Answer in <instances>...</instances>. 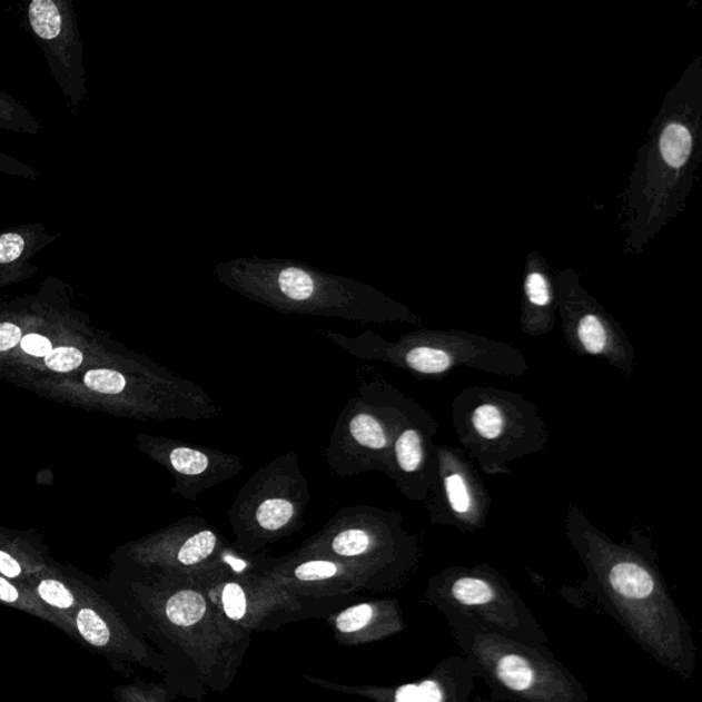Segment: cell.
I'll use <instances>...</instances> for the list:
<instances>
[{
    "mask_svg": "<svg viewBox=\"0 0 702 702\" xmlns=\"http://www.w3.org/2000/svg\"><path fill=\"white\" fill-rule=\"evenodd\" d=\"M22 350L33 357H47L52 352V345L43 335L29 334L20 342Z\"/></svg>",
    "mask_w": 702,
    "mask_h": 702,
    "instance_id": "cell-28",
    "label": "cell"
},
{
    "mask_svg": "<svg viewBox=\"0 0 702 702\" xmlns=\"http://www.w3.org/2000/svg\"><path fill=\"white\" fill-rule=\"evenodd\" d=\"M452 418L468 457L487 475L507 474L513 462L547 446L548 428L538 409L503 388H465L454 399Z\"/></svg>",
    "mask_w": 702,
    "mask_h": 702,
    "instance_id": "cell-1",
    "label": "cell"
},
{
    "mask_svg": "<svg viewBox=\"0 0 702 702\" xmlns=\"http://www.w3.org/2000/svg\"><path fill=\"white\" fill-rule=\"evenodd\" d=\"M427 505L434 523L476 531L485 527L492 500L463 452L436 445V475Z\"/></svg>",
    "mask_w": 702,
    "mask_h": 702,
    "instance_id": "cell-9",
    "label": "cell"
},
{
    "mask_svg": "<svg viewBox=\"0 0 702 702\" xmlns=\"http://www.w3.org/2000/svg\"><path fill=\"white\" fill-rule=\"evenodd\" d=\"M39 603L62 625L63 633L76 639L73 616L88 592L86 586H72L56 576H43L29 587Z\"/></svg>",
    "mask_w": 702,
    "mask_h": 702,
    "instance_id": "cell-15",
    "label": "cell"
},
{
    "mask_svg": "<svg viewBox=\"0 0 702 702\" xmlns=\"http://www.w3.org/2000/svg\"><path fill=\"white\" fill-rule=\"evenodd\" d=\"M150 454L175 479L174 493L187 501L233 479L245 468L238 454L168 438L150 441Z\"/></svg>",
    "mask_w": 702,
    "mask_h": 702,
    "instance_id": "cell-10",
    "label": "cell"
},
{
    "mask_svg": "<svg viewBox=\"0 0 702 702\" xmlns=\"http://www.w3.org/2000/svg\"><path fill=\"white\" fill-rule=\"evenodd\" d=\"M324 336L350 356L390 364L421 376H442L468 368L500 376H523L527 359L517 347L468 334L415 333L388 342L374 333Z\"/></svg>",
    "mask_w": 702,
    "mask_h": 702,
    "instance_id": "cell-2",
    "label": "cell"
},
{
    "mask_svg": "<svg viewBox=\"0 0 702 702\" xmlns=\"http://www.w3.org/2000/svg\"><path fill=\"white\" fill-rule=\"evenodd\" d=\"M445 590V601L463 607L465 613L472 611V615L485 617V621L515 630L518 622L517 615H526L518 611L515 594L505 589V583L498 581L493 572L483 570H449L442 577Z\"/></svg>",
    "mask_w": 702,
    "mask_h": 702,
    "instance_id": "cell-12",
    "label": "cell"
},
{
    "mask_svg": "<svg viewBox=\"0 0 702 702\" xmlns=\"http://www.w3.org/2000/svg\"><path fill=\"white\" fill-rule=\"evenodd\" d=\"M287 572L300 583H323L338 580L342 575H352L353 571L333 558L312 556L300 560Z\"/></svg>",
    "mask_w": 702,
    "mask_h": 702,
    "instance_id": "cell-20",
    "label": "cell"
},
{
    "mask_svg": "<svg viewBox=\"0 0 702 702\" xmlns=\"http://www.w3.org/2000/svg\"><path fill=\"white\" fill-rule=\"evenodd\" d=\"M454 678L447 670L445 680L433 678L418 684H405L395 692L394 702H467L469 689L463 690L462 682H451Z\"/></svg>",
    "mask_w": 702,
    "mask_h": 702,
    "instance_id": "cell-16",
    "label": "cell"
},
{
    "mask_svg": "<svg viewBox=\"0 0 702 702\" xmlns=\"http://www.w3.org/2000/svg\"><path fill=\"white\" fill-rule=\"evenodd\" d=\"M469 645L472 656L495 683L524 701L574 702L577 698L570 675L564 674L558 664L542 656L536 649L513 640L512 635L477 631L474 625Z\"/></svg>",
    "mask_w": 702,
    "mask_h": 702,
    "instance_id": "cell-7",
    "label": "cell"
},
{
    "mask_svg": "<svg viewBox=\"0 0 702 702\" xmlns=\"http://www.w3.org/2000/svg\"><path fill=\"white\" fill-rule=\"evenodd\" d=\"M304 552L320 554L346 566H379L415 557L416 536L405 528L403 516L392 510L356 505L342 507L315 536Z\"/></svg>",
    "mask_w": 702,
    "mask_h": 702,
    "instance_id": "cell-6",
    "label": "cell"
},
{
    "mask_svg": "<svg viewBox=\"0 0 702 702\" xmlns=\"http://www.w3.org/2000/svg\"><path fill=\"white\" fill-rule=\"evenodd\" d=\"M85 383L90 390L108 395L122 394L128 386L127 377L115 369L88 370Z\"/></svg>",
    "mask_w": 702,
    "mask_h": 702,
    "instance_id": "cell-22",
    "label": "cell"
},
{
    "mask_svg": "<svg viewBox=\"0 0 702 702\" xmlns=\"http://www.w3.org/2000/svg\"><path fill=\"white\" fill-rule=\"evenodd\" d=\"M528 303L535 308L545 309L552 304V293L544 275L531 274L526 280Z\"/></svg>",
    "mask_w": 702,
    "mask_h": 702,
    "instance_id": "cell-26",
    "label": "cell"
},
{
    "mask_svg": "<svg viewBox=\"0 0 702 702\" xmlns=\"http://www.w3.org/2000/svg\"><path fill=\"white\" fill-rule=\"evenodd\" d=\"M165 612L170 623L179 627H190L202 621L206 613V600L197 590H179L167 601Z\"/></svg>",
    "mask_w": 702,
    "mask_h": 702,
    "instance_id": "cell-18",
    "label": "cell"
},
{
    "mask_svg": "<svg viewBox=\"0 0 702 702\" xmlns=\"http://www.w3.org/2000/svg\"><path fill=\"white\" fill-rule=\"evenodd\" d=\"M0 174L22 177V179H38L39 174L29 165L19 161L13 157L0 152Z\"/></svg>",
    "mask_w": 702,
    "mask_h": 702,
    "instance_id": "cell-27",
    "label": "cell"
},
{
    "mask_svg": "<svg viewBox=\"0 0 702 702\" xmlns=\"http://www.w3.org/2000/svg\"><path fill=\"white\" fill-rule=\"evenodd\" d=\"M0 575L9 581L20 580L23 576L22 564L11 554L0 551Z\"/></svg>",
    "mask_w": 702,
    "mask_h": 702,
    "instance_id": "cell-29",
    "label": "cell"
},
{
    "mask_svg": "<svg viewBox=\"0 0 702 702\" xmlns=\"http://www.w3.org/2000/svg\"><path fill=\"white\" fill-rule=\"evenodd\" d=\"M312 500L298 454L288 452L258 469L236 495L228 513L236 545L256 551L305 524Z\"/></svg>",
    "mask_w": 702,
    "mask_h": 702,
    "instance_id": "cell-5",
    "label": "cell"
},
{
    "mask_svg": "<svg viewBox=\"0 0 702 702\" xmlns=\"http://www.w3.org/2000/svg\"><path fill=\"white\" fill-rule=\"evenodd\" d=\"M660 150L666 164L672 168H681L692 151V137L688 128L681 123H671L666 127L660 140Z\"/></svg>",
    "mask_w": 702,
    "mask_h": 702,
    "instance_id": "cell-21",
    "label": "cell"
},
{
    "mask_svg": "<svg viewBox=\"0 0 702 702\" xmlns=\"http://www.w3.org/2000/svg\"><path fill=\"white\" fill-rule=\"evenodd\" d=\"M223 547L220 534L214 524L199 516H188L177 521L152 541V552L164 563L176 564L181 568H196L202 565Z\"/></svg>",
    "mask_w": 702,
    "mask_h": 702,
    "instance_id": "cell-13",
    "label": "cell"
},
{
    "mask_svg": "<svg viewBox=\"0 0 702 702\" xmlns=\"http://www.w3.org/2000/svg\"><path fill=\"white\" fill-rule=\"evenodd\" d=\"M438 423L424 411L401 429L386 475L406 498L427 503L436 475L434 436Z\"/></svg>",
    "mask_w": 702,
    "mask_h": 702,
    "instance_id": "cell-11",
    "label": "cell"
},
{
    "mask_svg": "<svg viewBox=\"0 0 702 702\" xmlns=\"http://www.w3.org/2000/svg\"><path fill=\"white\" fill-rule=\"evenodd\" d=\"M22 339L20 327L13 323L0 324V352L13 349Z\"/></svg>",
    "mask_w": 702,
    "mask_h": 702,
    "instance_id": "cell-30",
    "label": "cell"
},
{
    "mask_svg": "<svg viewBox=\"0 0 702 702\" xmlns=\"http://www.w3.org/2000/svg\"><path fill=\"white\" fill-rule=\"evenodd\" d=\"M43 224H26L0 231V283L32 274L29 263L55 241Z\"/></svg>",
    "mask_w": 702,
    "mask_h": 702,
    "instance_id": "cell-14",
    "label": "cell"
},
{
    "mask_svg": "<svg viewBox=\"0 0 702 702\" xmlns=\"http://www.w3.org/2000/svg\"><path fill=\"white\" fill-rule=\"evenodd\" d=\"M26 23L70 109L78 113L87 96V73L72 3L68 0H32L27 6Z\"/></svg>",
    "mask_w": 702,
    "mask_h": 702,
    "instance_id": "cell-8",
    "label": "cell"
},
{
    "mask_svg": "<svg viewBox=\"0 0 702 702\" xmlns=\"http://www.w3.org/2000/svg\"><path fill=\"white\" fill-rule=\"evenodd\" d=\"M566 534L585 562L590 577L599 582L607 599L627 615V623L646 641L647 616L670 621L675 610L666 594L659 571L647 558L629 546L613 544L590 523L576 505H571ZM676 616V615H674Z\"/></svg>",
    "mask_w": 702,
    "mask_h": 702,
    "instance_id": "cell-4",
    "label": "cell"
},
{
    "mask_svg": "<svg viewBox=\"0 0 702 702\" xmlns=\"http://www.w3.org/2000/svg\"><path fill=\"white\" fill-rule=\"evenodd\" d=\"M0 129L8 132L38 135L43 126L26 106L0 88Z\"/></svg>",
    "mask_w": 702,
    "mask_h": 702,
    "instance_id": "cell-19",
    "label": "cell"
},
{
    "mask_svg": "<svg viewBox=\"0 0 702 702\" xmlns=\"http://www.w3.org/2000/svg\"><path fill=\"white\" fill-rule=\"evenodd\" d=\"M221 601L226 615L231 621L238 622L246 615L247 599L245 589L238 582H229L224 585Z\"/></svg>",
    "mask_w": 702,
    "mask_h": 702,
    "instance_id": "cell-24",
    "label": "cell"
},
{
    "mask_svg": "<svg viewBox=\"0 0 702 702\" xmlns=\"http://www.w3.org/2000/svg\"><path fill=\"white\" fill-rule=\"evenodd\" d=\"M47 368L56 372H70L79 368L82 353L76 347H57L45 358Z\"/></svg>",
    "mask_w": 702,
    "mask_h": 702,
    "instance_id": "cell-25",
    "label": "cell"
},
{
    "mask_svg": "<svg viewBox=\"0 0 702 702\" xmlns=\"http://www.w3.org/2000/svg\"><path fill=\"white\" fill-rule=\"evenodd\" d=\"M277 288L280 298L290 305H300L303 309L305 305L323 303L317 297V286L313 277L298 268L283 269L277 277Z\"/></svg>",
    "mask_w": 702,
    "mask_h": 702,
    "instance_id": "cell-17",
    "label": "cell"
},
{
    "mask_svg": "<svg viewBox=\"0 0 702 702\" xmlns=\"http://www.w3.org/2000/svg\"><path fill=\"white\" fill-rule=\"evenodd\" d=\"M424 411L383 377H362L329 436L324 453L329 469L340 477L386 474L401 429Z\"/></svg>",
    "mask_w": 702,
    "mask_h": 702,
    "instance_id": "cell-3",
    "label": "cell"
},
{
    "mask_svg": "<svg viewBox=\"0 0 702 702\" xmlns=\"http://www.w3.org/2000/svg\"><path fill=\"white\" fill-rule=\"evenodd\" d=\"M372 617H374V606L369 604L352 606L336 619V627L340 633H357V631L367 627Z\"/></svg>",
    "mask_w": 702,
    "mask_h": 702,
    "instance_id": "cell-23",
    "label": "cell"
}]
</instances>
